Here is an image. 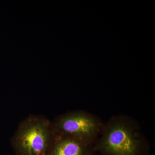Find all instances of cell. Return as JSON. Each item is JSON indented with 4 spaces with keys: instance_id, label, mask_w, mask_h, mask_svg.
I'll list each match as a JSON object with an SVG mask.
<instances>
[{
    "instance_id": "5b68a950",
    "label": "cell",
    "mask_w": 155,
    "mask_h": 155,
    "mask_svg": "<svg viewBox=\"0 0 155 155\" xmlns=\"http://www.w3.org/2000/svg\"><path fill=\"white\" fill-rule=\"evenodd\" d=\"M95 155H96V154H95Z\"/></svg>"
},
{
    "instance_id": "277c9868",
    "label": "cell",
    "mask_w": 155,
    "mask_h": 155,
    "mask_svg": "<svg viewBox=\"0 0 155 155\" xmlns=\"http://www.w3.org/2000/svg\"><path fill=\"white\" fill-rule=\"evenodd\" d=\"M94 144L71 137L55 135L48 155H95Z\"/></svg>"
},
{
    "instance_id": "3957f363",
    "label": "cell",
    "mask_w": 155,
    "mask_h": 155,
    "mask_svg": "<svg viewBox=\"0 0 155 155\" xmlns=\"http://www.w3.org/2000/svg\"><path fill=\"white\" fill-rule=\"evenodd\" d=\"M104 123L98 116L83 110L69 111L51 121L55 135L93 144L101 134Z\"/></svg>"
},
{
    "instance_id": "6da1fadb",
    "label": "cell",
    "mask_w": 155,
    "mask_h": 155,
    "mask_svg": "<svg viewBox=\"0 0 155 155\" xmlns=\"http://www.w3.org/2000/svg\"><path fill=\"white\" fill-rule=\"evenodd\" d=\"M135 119L124 115L112 116L104 123L94 144L100 155H149L150 147Z\"/></svg>"
},
{
    "instance_id": "7a4b0ae2",
    "label": "cell",
    "mask_w": 155,
    "mask_h": 155,
    "mask_svg": "<svg viewBox=\"0 0 155 155\" xmlns=\"http://www.w3.org/2000/svg\"><path fill=\"white\" fill-rule=\"evenodd\" d=\"M54 137L51 120L30 115L19 123L11 144L17 155H48Z\"/></svg>"
}]
</instances>
